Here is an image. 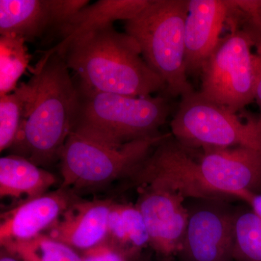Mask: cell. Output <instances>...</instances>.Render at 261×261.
I'll list each match as a JSON object with an SVG mask.
<instances>
[{
	"mask_svg": "<svg viewBox=\"0 0 261 261\" xmlns=\"http://www.w3.org/2000/svg\"><path fill=\"white\" fill-rule=\"evenodd\" d=\"M187 0H150L125 31L137 41L147 64L166 84L165 95L183 97L194 92L185 65Z\"/></svg>",
	"mask_w": 261,
	"mask_h": 261,
	"instance_id": "cell-4",
	"label": "cell"
},
{
	"mask_svg": "<svg viewBox=\"0 0 261 261\" xmlns=\"http://www.w3.org/2000/svg\"><path fill=\"white\" fill-rule=\"evenodd\" d=\"M257 5H258L259 8L261 10V0H257Z\"/></svg>",
	"mask_w": 261,
	"mask_h": 261,
	"instance_id": "cell-26",
	"label": "cell"
},
{
	"mask_svg": "<svg viewBox=\"0 0 261 261\" xmlns=\"http://www.w3.org/2000/svg\"><path fill=\"white\" fill-rule=\"evenodd\" d=\"M0 261H20L14 255L9 253L8 251L3 249V252H1V257Z\"/></svg>",
	"mask_w": 261,
	"mask_h": 261,
	"instance_id": "cell-25",
	"label": "cell"
},
{
	"mask_svg": "<svg viewBox=\"0 0 261 261\" xmlns=\"http://www.w3.org/2000/svg\"><path fill=\"white\" fill-rule=\"evenodd\" d=\"M82 261H127V257L116 247L100 245L84 251Z\"/></svg>",
	"mask_w": 261,
	"mask_h": 261,
	"instance_id": "cell-23",
	"label": "cell"
},
{
	"mask_svg": "<svg viewBox=\"0 0 261 261\" xmlns=\"http://www.w3.org/2000/svg\"><path fill=\"white\" fill-rule=\"evenodd\" d=\"M171 135L190 149L247 147L261 150V118L242 121L236 113L199 92L181 97L171 122Z\"/></svg>",
	"mask_w": 261,
	"mask_h": 261,
	"instance_id": "cell-7",
	"label": "cell"
},
{
	"mask_svg": "<svg viewBox=\"0 0 261 261\" xmlns=\"http://www.w3.org/2000/svg\"><path fill=\"white\" fill-rule=\"evenodd\" d=\"M23 82V120L10 149L37 166L60 159L71 130L76 103V87L58 53H47Z\"/></svg>",
	"mask_w": 261,
	"mask_h": 261,
	"instance_id": "cell-1",
	"label": "cell"
},
{
	"mask_svg": "<svg viewBox=\"0 0 261 261\" xmlns=\"http://www.w3.org/2000/svg\"><path fill=\"white\" fill-rule=\"evenodd\" d=\"M231 3L228 20L238 24L249 34L256 49L259 74L255 100L261 118V10L257 0H231Z\"/></svg>",
	"mask_w": 261,
	"mask_h": 261,
	"instance_id": "cell-20",
	"label": "cell"
},
{
	"mask_svg": "<svg viewBox=\"0 0 261 261\" xmlns=\"http://www.w3.org/2000/svg\"><path fill=\"white\" fill-rule=\"evenodd\" d=\"M235 200L243 201L261 217V194L240 192L234 196Z\"/></svg>",
	"mask_w": 261,
	"mask_h": 261,
	"instance_id": "cell-24",
	"label": "cell"
},
{
	"mask_svg": "<svg viewBox=\"0 0 261 261\" xmlns=\"http://www.w3.org/2000/svg\"><path fill=\"white\" fill-rule=\"evenodd\" d=\"M2 247L20 261H82L74 249L43 233Z\"/></svg>",
	"mask_w": 261,
	"mask_h": 261,
	"instance_id": "cell-18",
	"label": "cell"
},
{
	"mask_svg": "<svg viewBox=\"0 0 261 261\" xmlns=\"http://www.w3.org/2000/svg\"><path fill=\"white\" fill-rule=\"evenodd\" d=\"M188 223L180 261H233L236 206L221 199H187Z\"/></svg>",
	"mask_w": 261,
	"mask_h": 261,
	"instance_id": "cell-9",
	"label": "cell"
},
{
	"mask_svg": "<svg viewBox=\"0 0 261 261\" xmlns=\"http://www.w3.org/2000/svg\"><path fill=\"white\" fill-rule=\"evenodd\" d=\"M55 182L53 174L21 156L11 154L0 159L1 198L27 202L46 194Z\"/></svg>",
	"mask_w": 261,
	"mask_h": 261,
	"instance_id": "cell-15",
	"label": "cell"
},
{
	"mask_svg": "<svg viewBox=\"0 0 261 261\" xmlns=\"http://www.w3.org/2000/svg\"><path fill=\"white\" fill-rule=\"evenodd\" d=\"M75 202L69 190L60 189L20 205L1 215V246L37 237L48 229Z\"/></svg>",
	"mask_w": 261,
	"mask_h": 261,
	"instance_id": "cell-12",
	"label": "cell"
},
{
	"mask_svg": "<svg viewBox=\"0 0 261 261\" xmlns=\"http://www.w3.org/2000/svg\"><path fill=\"white\" fill-rule=\"evenodd\" d=\"M226 23L230 32L221 37L202 66L199 92L237 113L255 100L258 60L249 34L228 18Z\"/></svg>",
	"mask_w": 261,
	"mask_h": 261,
	"instance_id": "cell-6",
	"label": "cell"
},
{
	"mask_svg": "<svg viewBox=\"0 0 261 261\" xmlns=\"http://www.w3.org/2000/svg\"><path fill=\"white\" fill-rule=\"evenodd\" d=\"M25 42L20 38L0 37V97L14 92L29 67L31 55Z\"/></svg>",
	"mask_w": 261,
	"mask_h": 261,
	"instance_id": "cell-19",
	"label": "cell"
},
{
	"mask_svg": "<svg viewBox=\"0 0 261 261\" xmlns=\"http://www.w3.org/2000/svg\"><path fill=\"white\" fill-rule=\"evenodd\" d=\"M113 205L109 200L75 201L48 228L47 235L74 250H90L106 238Z\"/></svg>",
	"mask_w": 261,
	"mask_h": 261,
	"instance_id": "cell-13",
	"label": "cell"
},
{
	"mask_svg": "<svg viewBox=\"0 0 261 261\" xmlns=\"http://www.w3.org/2000/svg\"><path fill=\"white\" fill-rule=\"evenodd\" d=\"M50 0H1L0 34L34 42L53 31Z\"/></svg>",
	"mask_w": 261,
	"mask_h": 261,
	"instance_id": "cell-14",
	"label": "cell"
},
{
	"mask_svg": "<svg viewBox=\"0 0 261 261\" xmlns=\"http://www.w3.org/2000/svg\"><path fill=\"white\" fill-rule=\"evenodd\" d=\"M47 51L58 53L78 80L96 90L138 97L166 92V84L142 58L137 41L113 23L89 29Z\"/></svg>",
	"mask_w": 261,
	"mask_h": 261,
	"instance_id": "cell-2",
	"label": "cell"
},
{
	"mask_svg": "<svg viewBox=\"0 0 261 261\" xmlns=\"http://www.w3.org/2000/svg\"><path fill=\"white\" fill-rule=\"evenodd\" d=\"M25 106L23 82L14 92L0 97V151L10 149L23 120Z\"/></svg>",
	"mask_w": 261,
	"mask_h": 261,
	"instance_id": "cell-21",
	"label": "cell"
},
{
	"mask_svg": "<svg viewBox=\"0 0 261 261\" xmlns=\"http://www.w3.org/2000/svg\"><path fill=\"white\" fill-rule=\"evenodd\" d=\"M171 133L113 145L70 132L62 149V189L74 191L106 186L128 177Z\"/></svg>",
	"mask_w": 261,
	"mask_h": 261,
	"instance_id": "cell-5",
	"label": "cell"
},
{
	"mask_svg": "<svg viewBox=\"0 0 261 261\" xmlns=\"http://www.w3.org/2000/svg\"><path fill=\"white\" fill-rule=\"evenodd\" d=\"M233 261H261V217L247 204L236 206Z\"/></svg>",
	"mask_w": 261,
	"mask_h": 261,
	"instance_id": "cell-17",
	"label": "cell"
},
{
	"mask_svg": "<svg viewBox=\"0 0 261 261\" xmlns=\"http://www.w3.org/2000/svg\"><path fill=\"white\" fill-rule=\"evenodd\" d=\"M187 8L185 29L187 73L200 74L221 39L231 0H187Z\"/></svg>",
	"mask_w": 261,
	"mask_h": 261,
	"instance_id": "cell-11",
	"label": "cell"
},
{
	"mask_svg": "<svg viewBox=\"0 0 261 261\" xmlns=\"http://www.w3.org/2000/svg\"><path fill=\"white\" fill-rule=\"evenodd\" d=\"M192 187L199 199L231 201L240 192L261 194V150L247 147L191 149Z\"/></svg>",
	"mask_w": 261,
	"mask_h": 261,
	"instance_id": "cell-8",
	"label": "cell"
},
{
	"mask_svg": "<svg viewBox=\"0 0 261 261\" xmlns=\"http://www.w3.org/2000/svg\"><path fill=\"white\" fill-rule=\"evenodd\" d=\"M121 210L128 230L132 252L134 255H137L149 244L145 220L136 205H121Z\"/></svg>",
	"mask_w": 261,
	"mask_h": 261,
	"instance_id": "cell-22",
	"label": "cell"
},
{
	"mask_svg": "<svg viewBox=\"0 0 261 261\" xmlns=\"http://www.w3.org/2000/svg\"><path fill=\"white\" fill-rule=\"evenodd\" d=\"M136 206L145 220L149 244L160 256L171 257L181 250L188 223L187 199L179 192L162 187L138 188Z\"/></svg>",
	"mask_w": 261,
	"mask_h": 261,
	"instance_id": "cell-10",
	"label": "cell"
},
{
	"mask_svg": "<svg viewBox=\"0 0 261 261\" xmlns=\"http://www.w3.org/2000/svg\"><path fill=\"white\" fill-rule=\"evenodd\" d=\"M150 3V0H99L80 10L58 35L61 45L74 39L82 33L116 20H127L135 18Z\"/></svg>",
	"mask_w": 261,
	"mask_h": 261,
	"instance_id": "cell-16",
	"label": "cell"
},
{
	"mask_svg": "<svg viewBox=\"0 0 261 261\" xmlns=\"http://www.w3.org/2000/svg\"><path fill=\"white\" fill-rule=\"evenodd\" d=\"M76 103L70 132L123 145L161 135L171 114L168 97H132L91 88L77 80Z\"/></svg>",
	"mask_w": 261,
	"mask_h": 261,
	"instance_id": "cell-3",
	"label": "cell"
}]
</instances>
